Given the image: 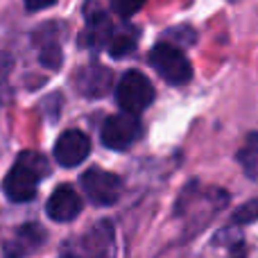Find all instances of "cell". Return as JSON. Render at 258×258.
Here are the masks:
<instances>
[{"label":"cell","instance_id":"cell-18","mask_svg":"<svg viewBox=\"0 0 258 258\" xmlns=\"http://www.w3.org/2000/svg\"><path fill=\"white\" fill-rule=\"evenodd\" d=\"M57 0H25V9L27 12H41V9H48Z\"/></svg>","mask_w":258,"mask_h":258},{"label":"cell","instance_id":"cell-2","mask_svg":"<svg viewBox=\"0 0 258 258\" xmlns=\"http://www.w3.org/2000/svg\"><path fill=\"white\" fill-rule=\"evenodd\" d=\"M150 63L168 84L181 86L188 84L192 77V66L183 52L172 43H159L150 50Z\"/></svg>","mask_w":258,"mask_h":258},{"label":"cell","instance_id":"cell-4","mask_svg":"<svg viewBox=\"0 0 258 258\" xmlns=\"http://www.w3.org/2000/svg\"><path fill=\"white\" fill-rule=\"evenodd\" d=\"M80 183H82V190L89 197V202H93L95 206L116 204L122 190L120 179L113 172H107V170H100V168H89L80 177Z\"/></svg>","mask_w":258,"mask_h":258},{"label":"cell","instance_id":"cell-19","mask_svg":"<svg viewBox=\"0 0 258 258\" xmlns=\"http://www.w3.org/2000/svg\"><path fill=\"white\" fill-rule=\"evenodd\" d=\"M59 258H75V256H73V254H61Z\"/></svg>","mask_w":258,"mask_h":258},{"label":"cell","instance_id":"cell-15","mask_svg":"<svg viewBox=\"0 0 258 258\" xmlns=\"http://www.w3.org/2000/svg\"><path fill=\"white\" fill-rule=\"evenodd\" d=\"M9 73H12V59L5 52H0V104L12 98V93H9Z\"/></svg>","mask_w":258,"mask_h":258},{"label":"cell","instance_id":"cell-9","mask_svg":"<svg viewBox=\"0 0 258 258\" xmlns=\"http://www.w3.org/2000/svg\"><path fill=\"white\" fill-rule=\"evenodd\" d=\"M45 213L54 222H71L82 213V200L71 186H59L45 204Z\"/></svg>","mask_w":258,"mask_h":258},{"label":"cell","instance_id":"cell-3","mask_svg":"<svg viewBox=\"0 0 258 258\" xmlns=\"http://www.w3.org/2000/svg\"><path fill=\"white\" fill-rule=\"evenodd\" d=\"M116 100L122 111L138 116L154 102V86L141 71H127L118 82Z\"/></svg>","mask_w":258,"mask_h":258},{"label":"cell","instance_id":"cell-1","mask_svg":"<svg viewBox=\"0 0 258 258\" xmlns=\"http://www.w3.org/2000/svg\"><path fill=\"white\" fill-rule=\"evenodd\" d=\"M50 165L45 161V156H41L39 152H21L14 163V168L5 174L3 179V190L16 204L34 200L39 181L43 177H48Z\"/></svg>","mask_w":258,"mask_h":258},{"label":"cell","instance_id":"cell-17","mask_svg":"<svg viewBox=\"0 0 258 258\" xmlns=\"http://www.w3.org/2000/svg\"><path fill=\"white\" fill-rule=\"evenodd\" d=\"M143 3H145V0H111V7L118 16L129 18L143 7Z\"/></svg>","mask_w":258,"mask_h":258},{"label":"cell","instance_id":"cell-10","mask_svg":"<svg viewBox=\"0 0 258 258\" xmlns=\"http://www.w3.org/2000/svg\"><path fill=\"white\" fill-rule=\"evenodd\" d=\"M34 43L39 45V61L50 71L61 68V45H59V25L50 23L43 25L39 32H34Z\"/></svg>","mask_w":258,"mask_h":258},{"label":"cell","instance_id":"cell-6","mask_svg":"<svg viewBox=\"0 0 258 258\" xmlns=\"http://www.w3.org/2000/svg\"><path fill=\"white\" fill-rule=\"evenodd\" d=\"M91 154V141L84 132L80 129H68L57 138L54 145V159L63 168H75L82 161H86V156Z\"/></svg>","mask_w":258,"mask_h":258},{"label":"cell","instance_id":"cell-16","mask_svg":"<svg viewBox=\"0 0 258 258\" xmlns=\"http://www.w3.org/2000/svg\"><path fill=\"white\" fill-rule=\"evenodd\" d=\"M233 220H236L238 224H247V222L258 220V200H249L247 204H242L240 209L233 213Z\"/></svg>","mask_w":258,"mask_h":258},{"label":"cell","instance_id":"cell-8","mask_svg":"<svg viewBox=\"0 0 258 258\" xmlns=\"http://www.w3.org/2000/svg\"><path fill=\"white\" fill-rule=\"evenodd\" d=\"M45 242V229L41 224H23L14 231L9 242L5 245V258H25L36 251Z\"/></svg>","mask_w":258,"mask_h":258},{"label":"cell","instance_id":"cell-7","mask_svg":"<svg viewBox=\"0 0 258 258\" xmlns=\"http://www.w3.org/2000/svg\"><path fill=\"white\" fill-rule=\"evenodd\" d=\"M73 82H75L77 93L84 98H102L109 93L113 84V73L100 63H89V66L77 71Z\"/></svg>","mask_w":258,"mask_h":258},{"label":"cell","instance_id":"cell-5","mask_svg":"<svg viewBox=\"0 0 258 258\" xmlns=\"http://www.w3.org/2000/svg\"><path fill=\"white\" fill-rule=\"evenodd\" d=\"M138 136H141V122L134 113L127 111L109 116L100 132V138L109 150H127Z\"/></svg>","mask_w":258,"mask_h":258},{"label":"cell","instance_id":"cell-12","mask_svg":"<svg viewBox=\"0 0 258 258\" xmlns=\"http://www.w3.org/2000/svg\"><path fill=\"white\" fill-rule=\"evenodd\" d=\"M113 238H116V233H113L111 222L104 220L86 233L82 245H84V249L89 251L91 258H113V251H116V240Z\"/></svg>","mask_w":258,"mask_h":258},{"label":"cell","instance_id":"cell-13","mask_svg":"<svg viewBox=\"0 0 258 258\" xmlns=\"http://www.w3.org/2000/svg\"><path fill=\"white\" fill-rule=\"evenodd\" d=\"M238 161H240L242 170L247 172V177L251 179L258 177V132L249 134L245 138L240 152H238Z\"/></svg>","mask_w":258,"mask_h":258},{"label":"cell","instance_id":"cell-14","mask_svg":"<svg viewBox=\"0 0 258 258\" xmlns=\"http://www.w3.org/2000/svg\"><path fill=\"white\" fill-rule=\"evenodd\" d=\"M109 54L113 59H120V57H127L136 50V32L134 30H122V32H116L109 41Z\"/></svg>","mask_w":258,"mask_h":258},{"label":"cell","instance_id":"cell-11","mask_svg":"<svg viewBox=\"0 0 258 258\" xmlns=\"http://www.w3.org/2000/svg\"><path fill=\"white\" fill-rule=\"evenodd\" d=\"M111 21H109V16L104 12H100V9H93L89 7L86 9V30L84 34H82V45H86V48H102L104 41H111Z\"/></svg>","mask_w":258,"mask_h":258}]
</instances>
